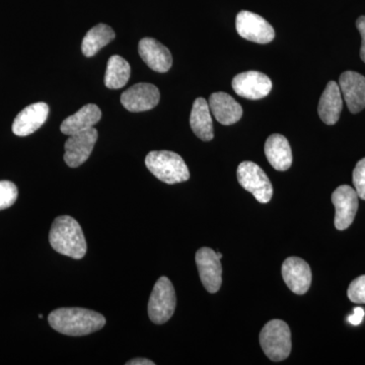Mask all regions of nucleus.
Instances as JSON below:
<instances>
[{
	"mask_svg": "<svg viewBox=\"0 0 365 365\" xmlns=\"http://www.w3.org/2000/svg\"><path fill=\"white\" fill-rule=\"evenodd\" d=\"M97 129L91 128L69 136L66 143L64 160L71 168H78L90 158L91 151L98 140Z\"/></svg>",
	"mask_w": 365,
	"mask_h": 365,
	"instance_id": "12",
	"label": "nucleus"
},
{
	"mask_svg": "<svg viewBox=\"0 0 365 365\" xmlns=\"http://www.w3.org/2000/svg\"><path fill=\"white\" fill-rule=\"evenodd\" d=\"M115 37L116 34L111 26L98 24L86 33L81 44V51L86 57L95 56L102 48L111 43Z\"/></svg>",
	"mask_w": 365,
	"mask_h": 365,
	"instance_id": "22",
	"label": "nucleus"
},
{
	"mask_svg": "<svg viewBox=\"0 0 365 365\" xmlns=\"http://www.w3.org/2000/svg\"><path fill=\"white\" fill-rule=\"evenodd\" d=\"M353 185L359 198L365 200V158L357 163L353 170Z\"/></svg>",
	"mask_w": 365,
	"mask_h": 365,
	"instance_id": "26",
	"label": "nucleus"
},
{
	"mask_svg": "<svg viewBox=\"0 0 365 365\" xmlns=\"http://www.w3.org/2000/svg\"><path fill=\"white\" fill-rule=\"evenodd\" d=\"M356 26L361 35V48H360V57L365 63V16H359L356 21Z\"/></svg>",
	"mask_w": 365,
	"mask_h": 365,
	"instance_id": "27",
	"label": "nucleus"
},
{
	"mask_svg": "<svg viewBox=\"0 0 365 365\" xmlns=\"http://www.w3.org/2000/svg\"><path fill=\"white\" fill-rule=\"evenodd\" d=\"M145 165L153 176L165 184L188 181L190 172L181 155L169 150L150 151Z\"/></svg>",
	"mask_w": 365,
	"mask_h": 365,
	"instance_id": "3",
	"label": "nucleus"
},
{
	"mask_svg": "<svg viewBox=\"0 0 365 365\" xmlns=\"http://www.w3.org/2000/svg\"><path fill=\"white\" fill-rule=\"evenodd\" d=\"M49 115V106L35 103L26 107L14 119L13 132L16 136H28L43 126Z\"/></svg>",
	"mask_w": 365,
	"mask_h": 365,
	"instance_id": "16",
	"label": "nucleus"
},
{
	"mask_svg": "<svg viewBox=\"0 0 365 365\" xmlns=\"http://www.w3.org/2000/svg\"><path fill=\"white\" fill-rule=\"evenodd\" d=\"M208 104L213 116L220 124L228 126L241 120L242 106L227 93L223 91L213 93L209 98Z\"/></svg>",
	"mask_w": 365,
	"mask_h": 365,
	"instance_id": "17",
	"label": "nucleus"
},
{
	"mask_svg": "<svg viewBox=\"0 0 365 365\" xmlns=\"http://www.w3.org/2000/svg\"><path fill=\"white\" fill-rule=\"evenodd\" d=\"M365 316L364 309L362 307H355L353 314L348 317V322L353 326H359L362 323Z\"/></svg>",
	"mask_w": 365,
	"mask_h": 365,
	"instance_id": "28",
	"label": "nucleus"
},
{
	"mask_svg": "<svg viewBox=\"0 0 365 365\" xmlns=\"http://www.w3.org/2000/svg\"><path fill=\"white\" fill-rule=\"evenodd\" d=\"M237 175L240 185L253 194L257 201L264 204L270 202L273 196L272 184L258 165L252 162L240 163Z\"/></svg>",
	"mask_w": 365,
	"mask_h": 365,
	"instance_id": "6",
	"label": "nucleus"
},
{
	"mask_svg": "<svg viewBox=\"0 0 365 365\" xmlns=\"http://www.w3.org/2000/svg\"><path fill=\"white\" fill-rule=\"evenodd\" d=\"M48 321L57 332L73 337L97 332L106 325L104 316L81 307L55 309L48 317Z\"/></svg>",
	"mask_w": 365,
	"mask_h": 365,
	"instance_id": "1",
	"label": "nucleus"
},
{
	"mask_svg": "<svg viewBox=\"0 0 365 365\" xmlns=\"http://www.w3.org/2000/svg\"><path fill=\"white\" fill-rule=\"evenodd\" d=\"M341 93L348 109L352 114H357L365 108V78L354 71H345L340 76Z\"/></svg>",
	"mask_w": 365,
	"mask_h": 365,
	"instance_id": "14",
	"label": "nucleus"
},
{
	"mask_svg": "<svg viewBox=\"0 0 365 365\" xmlns=\"http://www.w3.org/2000/svg\"><path fill=\"white\" fill-rule=\"evenodd\" d=\"M282 277L295 294H306L311 287L312 271L309 264L297 257H290L282 264Z\"/></svg>",
	"mask_w": 365,
	"mask_h": 365,
	"instance_id": "13",
	"label": "nucleus"
},
{
	"mask_svg": "<svg viewBox=\"0 0 365 365\" xmlns=\"http://www.w3.org/2000/svg\"><path fill=\"white\" fill-rule=\"evenodd\" d=\"M138 53L146 66L153 71L165 73L173 64L170 50L153 38H144L138 44Z\"/></svg>",
	"mask_w": 365,
	"mask_h": 365,
	"instance_id": "15",
	"label": "nucleus"
},
{
	"mask_svg": "<svg viewBox=\"0 0 365 365\" xmlns=\"http://www.w3.org/2000/svg\"><path fill=\"white\" fill-rule=\"evenodd\" d=\"M235 28L244 39L258 44H268L275 38L273 26L259 14L242 11L237 16Z\"/></svg>",
	"mask_w": 365,
	"mask_h": 365,
	"instance_id": "7",
	"label": "nucleus"
},
{
	"mask_svg": "<svg viewBox=\"0 0 365 365\" xmlns=\"http://www.w3.org/2000/svg\"><path fill=\"white\" fill-rule=\"evenodd\" d=\"M359 195L355 189L348 185L338 187L332 194L335 206V227L338 230H347L352 225L359 210Z\"/></svg>",
	"mask_w": 365,
	"mask_h": 365,
	"instance_id": "10",
	"label": "nucleus"
},
{
	"mask_svg": "<svg viewBox=\"0 0 365 365\" xmlns=\"http://www.w3.org/2000/svg\"><path fill=\"white\" fill-rule=\"evenodd\" d=\"M343 109V98L339 85L329 81L322 93L318 106L319 116L327 125H335L339 120Z\"/></svg>",
	"mask_w": 365,
	"mask_h": 365,
	"instance_id": "18",
	"label": "nucleus"
},
{
	"mask_svg": "<svg viewBox=\"0 0 365 365\" xmlns=\"http://www.w3.org/2000/svg\"><path fill=\"white\" fill-rule=\"evenodd\" d=\"M232 88L240 97L248 100H260L267 97L272 90V81L259 71H246L232 79Z\"/></svg>",
	"mask_w": 365,
	"mask_h": 365,
	"instance_id": "11",
	"label": "nucleus"
},
{
	"mask_svg": "<svg viewBox=\"0 0 365 365\" xmlns=\"http://www.w3.org/2000/svg\"><path fill=\"white\" fill-rule=\"evenodd\" d=\"M127 365H155V362L145 359H135L126 362Z\"/></svg>",
	"mask_w": 365,
	"mask_h": 365,
	"instance_id": "29",
	"label": "nucleus"
},
{
	"mask_svg": "<svg viewBox=\"0 0 365 365\" xmlns=\"http://www.w3.org/2000/svg\"><path fill=\"white\" fill-rule=\"evenodd\" d=\"M131 67L121 56L114 55L107 63L105 74V86L111 90H119L128 83L130 78Z\"/></svg>",
	"mask_w": 365,
	"mask_h": 365,
	"instance_id": "23",
	"label": "nucleus"
},
{
	"mask_svg": "<svg viewBox=\"0 0 365 365\" xmlns=\"http://www.w3.org/2000/svg\"><path fill=\"white\" fill-rule=\"evenodd\" d=\"M50 245L57 253L79 260L86 256V242L81 225L68 215L57 217L49 235Z\"/></svg>",
	"mask_w": 365,
	"mask_h": 365,
	"instance_id": "2",
	"label": "nucleus"
},
{
	"mask_svg": "<svg viewBox=\"0 0 365 365\" xmlns=\"http://www.w3.org/2000/svg\"><path fill=\"white\" fill-rule=\"evenodd\" d=\"M265 155L276 170L284 172L292 167V151L287 138L281 134H272L265 143Z\"/></svg>",
	"mask_w": 365,
	"mask_h": 365,
	"instance_id": "20",
	"label": "nucleus"
},
{
	"mask_svg": "<svg viewBox=\"0 0 365 365\" xmlns=\"http://www.w3.org/2000/svg\"><path fill=\"white\" fill-rule=\"evenodd\" d=\"M175 288L169 278L160 277L155 283L148 302V316L158 325L167 323L176 309Z\"/></svg>",
	"mask_w": 365,
	"mask_h": 365,
	"instance_id": "5",
	"label": "nucleus"
},
{
	"mask_svg": "<svg viewBox=\"0 0 365 365\" xmlns=\"http://www.w3.org/2000/svg\"><path fill=\"white\" fill-rule=\"evenodd\" d=\"M101 118H102V112L97 105H86L81 108V110L76 114L67 117L62 122L60 130L68 136L81 133V132L93 128V126L100 121Z\"/></svg>",
	"mask_w": 365,
	"mask_h": 365,
	"instance_id": "19",
	"label": "nucleus"
},
{
	"mask_svg": "<svg viewBox=\"0 0 365 365\" xmlns=\"http://www.w3.org/2000/svg\"><path fill=\"white\" fill-rule=\"evenodd\" d=\"M18 188L13 182L0 181V210L9 208L16 203Z\"/></svg>",
	"mask_w": 365,
	"mask_h": 365,
	"instance_id": "24",
	"label": "nucleus"
},
{
	"mask_svg": "<svg viewBox=\"0 0 365 365\" xmlns=\"http://www.w3.org/2000/svg\"><path fill=\"white\" fill-rule=\"evenodd\" d=\"M160 93L157 86L148 83H136L121 96V104L127 111H150L160 103Z\"/></svg>",
	"mask_w": 365,
	"mask_h": 365,
	"instance_id": "9",
	"label": "nucleus"
},
{
	"mask_svg": "<svg viewBox=\"0 0 365 365\" xmlns=\"http://www.w3.org/2000/svg\"><path fill=\"white\" fill-rule=\"evenodd\" d=\"M348 297L355 304H365V275L353 280L348 288Z\"/></svg>",
	"mask_w": 365,
	"mask_h": 365,
	"instance_id": "25",
	"label": "nucleus"
},
{
	"mask_svg": "<svg viewBox=\"0 0 365 365\" xmlns=\"http://www.w3.org/2000/svg\"><path fill=\"white\" fill-rule=\"evenodd\" d=\"M222 255L212 249L204 247L196 253V264L201 282L210 294H215L222 287V267L220 259Z\"/></svg>",
	"mask_w": 365,
	"mask_h": 365,
	"instance_id": "8",
	"label": "nucleus"
},
{
	"mask_svg": "<svg viewBox=\"0 0 365 365\" xmlns=\"http://www.w3.org/2000/svg\"><path fill=\"white\" fill-rule=\"evenodd\" d=\"M260 344L266 356L272 361H282L292 351V333L284 321L272 319L263 327Z\"/></svg>",
	"mask_w": 365,
	"mask_h": 365,
	"instance_id": "4",
	"label": "nucleus"
},
{
	"mask_svg": "<svg viewBox=\"0 0 365 365\" xmlns=\"http://www.w3.org/2000/svg\"><path fill=\"white\" fill-rule=\"evenodd\" d=\"M190 126L201 140L210 141L215 137L210 108L205 98H198L194 102L191 115H190Z\"/></svg>",
	"mask_w": 365,
	"mask_h": 365,
	"instance_id": "21",
	"label": "nucleus"
}]
</instances>
